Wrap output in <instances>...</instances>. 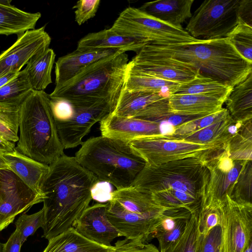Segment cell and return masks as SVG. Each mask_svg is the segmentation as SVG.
Returning <instances> with one entry per match:
<instances>
[{"label":"cell","mask_w":252,"mask_h":252,"mask_svg":"<svg viewBox=\"0 0 252 252\" xmlns=\"http://www.w3.org/2000/svg\"><path fill=\"white\" fill-rule=\"evenodd\" d=\"M18 116V152L48 165L64 154L49 94L33 90L20 106Z\"/></svg>","instance_id":"obj_4"},{"label":"cell","mask_w":252,"mask_h":252,"mask_svg":"<svg viewBox=\"0 0 252 252\" xmlns=\"http://www.w3.org/2000/svg\"><path fill=\"white\" fill-rule=\"evenodd\" d=\"M112 192L110 184L100 181L95 183L91 189L92 199L100 202L109 201Z\"/></svg>","instance_id":"obj_47"},{"label":"cell","mask_w":252,"mask_h":252,"mask_svg":"<svg viewBox=\"0 0 252 252\" xmlns=\"http://www.w3.org/2000/svg\"><path fill=\"white\" fill-rule=\"evenodd\" d=\"M252 160L243 170L230 198L239 203H252Z\"/></svg>","instance_id":"obj_41"},{"label":"cell","mask_w":252,"mask_h":252,"mask_svg":"<svg viewBox=\"0 0 252 252\" xmlns=\"http://www.w3.org/2000/svg\"><path fill=\"white\" fill-rule=\"evenodd\" d=\"M199 209L191 213L185 229L177 241L164 252H195L198 235Z\"/></svg>","instance_id":"obj_37"},{"label":"cell","mask_w":252,"mask_h":252,"mask_svg":"<svg viewBox=\"0 0 252 252\" xmlns=\"http://www.w3.org/2000/svg\"><path fill=\"white\" fill-rule=\"evenodd\" d=\"M4 169H9V168L1 157V154H0V170Z\"/></svg>","instance_id":"obj_52"},{"label":"cell","mask_w":252,"mask_h":252,"mask_svg":"<svg viewBox=\"0 0 252 252\" xmlns=\"http://www.w3.org/2000/svg\"><path fill=\"white\" fill-rule=\"evenodd\" d=\"M220 223V206L217 207L200 208L198 217V229L200 234H206Z\"/></svg>","instance_id":"obj_43"},{"label":"cell","mask_w":252,"mask_h":252,"mask_svg":"<svg viewBox=\"0 0 252 252\" xmlns=\"http://www.w3.org/2000/svg\"><path fill=\"white\" fill-rule=\"evenodd\" d=\"M239 126L230 115L207 126L184 135L171 137L184 141L202 145L221 144L226 145L238 131Z\"/></svg>","instance_id":"obj_28"},{"label":"cell","mask_w":252,"mask_h":252,"mask_svg":"<svg viewBox=\"0 0 252 252\" xmlns=\"http://www.w3.org/2000/svg\"><path fill=\"white\" fill-rule=\"evenodd\" d=\"M44 198L42 194L32 190L11 170H0V231L18 215L43 202Z\"/></svg>","instance_id":"obj_12"},{"label":"cell","mask_w":252,"mask_h":252,"mask_svg":"<svg viewBox=\"0 0 252 252\" xmlns=\"http://www.w3.org/2000/svg\"><path fill=\"white\" fill-rule=\"evenodd\" d=\"M144 45L109 29L88 33L79 41L76 50L82 52L114 50L125 52L134 51L137 53Z\"/></svg>","instance_id":"obj_19"},{"label":"cell","mask_w":252,"mask_h":252,"mask_svg":"<svg viewBox=\"0 0 252 252\" xmlns=\"http://www.w3.org/2000/svg\"><path fill=\"white\" fill-rule=\"evenodd\" d=\"M227 38L238 53L252 63V27L239 21Z\"/></svg>","instance_id":"obj_36"},{"label":"cell","mask_w":252,"mask_h":252,"mask_svg":"<svg viewBox=\"0 0 252 252\" xmlns=\"http://www.w3.org/2000/svg\"><path fill=\"white\" fill-rule=\"evenodd\" d=\"M220 210V252H244L252 243V203H239L226 195Z\"/></svg>","instance_id":"obj_10"},{"label":"cell","mask_w":252,"mask_h":252,"mask_svg":"<svg viewBox=\"0 0 252 252\" xmlns=\"http://www.w3.org/2000/svg\"><path fill=\"white\" fill-rule=\"evenodd\" d=\"M2 244L0 242V252H2Z\"/></svg>","instance_id":"obj_54"},{"label":"cell","mask_w":252,"mask_h":252,"mask_svg":"<svg viewBox=\"0 0 252 252\" xmlns=\"http://www.w3.org/2000/svg\"><path fill=\"white\" fill-rule=\"evenodd\" d=\"M136 55L177 62L232 88L252 73V63L238 53L227 37L191 43H148Z\"/></svg>","instance_id":"obj_2"},{"label":"cell","mask_w":252,"mask_h":252,"mask_svg":"<svg viewBox=\"0 0 252 252\" xmlns=\"http://www.w3.org/2000/svg\"><path fill=\"white\" fill-rule=\"evenodd\" d=\"M239 21L252 27V0H241L238 9Z\"/></svg>","instance_id":"obj_48"},{"label":"cell","mask_w":252,"mask_h":252,"mask_svg":"<svg viewBox=\"0 0 252 252\" xmlns=\"http://www.w3.org/2000/svg\"><path fill=\"white\" fill-rule=\"evenodd\" d=\"M162 124L110 114L100 122L101 135L129 142L135 139L163 134Z\"/></svg>","instance_id":"obj_17"},{"label":"cell","mask_w":252,"mask_h":252,"mask_svg":"<svg viewBox=\"0 0 252 252\" xmlns=\"http://www.w3.org/2000/svg\"><path fill=\"white\" fill-rule=\"evenodd\" d=\"M122 36L145 44H178L199 41L184 29L165 23L133 7H128L119 15L110 28Z\"/></svg>","instance_id":"obj_7"},{"label":"cell","mask_w":252,"mask_h":252,"mask_svg":"<svg viewBox=\"0 0 252 252\" xmlns=\"http://www.w3.org/2000/svg\"><path fill=\"white\" fill-rule=\"evenodd\" d=\"M180 83L163 80L143 72L129 62L126 70L124 89L129 92L159 93L170 96Z\"/></svg>","instance_id":"obj_27"},{"label":"cell","mask_w":252,"mask_h":252,"mask_svg":"<svg viewBox=\"0 0 252 252\" xmlns=\"http://www.w3.org/2000/svg\"><path fill=\"white\" fill-rule=\"evenodd\" d=\"M128 143L146 164L154 165L189 158L207 160L224 150L226 145L195 144L162 134L136 138Z\"/></svg>","instance_id":"obj_8"},{"label":"cell","mask_w":252,"mask_h":252,"mask_svg":"<svg viewBox=\"0 0 252 252\" xmlns=\"http://www.w3.org/2000/svg\"><path fill=\"white\" fill-rule=\"evenodd\" d=\"M56 54L51 48L32 57L25 68L28 80L34 91H44L52 81L51 72Z\"/></svg>","instance_id":"obj_31"},{"label":"cell","mask_w":252,"mask_h":252,"mask_svg":"<svg viewBox=\"0 0 252 252\" xmlns=\"http://www.w3.org/2000/svg\"><path fill=\"white\" fill-rule=\"evenodd\" d=\"M21 247L20 233L16 229L7 242L2 244L1 252H20Z\"/></svg>","instance_id":"obj_49"},{"label":"cell","mask_w":252,"mask_h":252,"mask_svg":"<svg viewBox=\"0 0 252 252\" xmlns=\"http://www.w3.org/2000/svg\"><path fill=\"white\" fill-rule=\"evenodd\" d=\"M191 212L185 208L167 209L157 227L154 238L157 239L159 252H164L173 245L184 231Z\"/></svg>","instance_id":"obj_24"},{"label":"cell","mask_w":252,"mask_h":252,"mask_svg":"<svg viewBox=\"0 0 252 252\" xmlns=\"http://www.w3.org/2000/svg\"><path fill=\"white\" fill-rule=\"evenodd\" d=\"M73 108V113L68 119L55 121L60 140L65 149L81 145L83 137L90 132L93 126L101 122L114 110L107 105Z\"/></svg>","instance_id":"obj_13"},{"label":"cell","mask_w":252,"mask_h":252,"mask_svg":"<svg viewBox=\"0 0 252 252\" xmlns=\"http://www.w3.org/2000/svg\"><path fill=\"white\" fill-rule=\"evenodd\" d=\"M128 62V55L123 51L99 59L55 87L49 97L65 100L73 107L108 105L114 110L124 88Z\"/></svg>","instance_id":"obj_3"},{"label":"cell","mask_w":252,"mask_h":252,"mask_svg":"<svg viewBox=\"0 0 252 252\" xmlns=\"http://www.w3.org/2000/svg\"><path fill=\"white\" fill-rule=\"evenodd\" d=\"M166 97L169 96L156 93L129 92L123 89L111 114L132 118L150 105Z\"/></svg>","instance_id":"obj_32"},{"label":"cell","mask_w":252,"mask_h":252,"mask_svg":"<svg viewBox=\"0 0 252 252\" xmlns=\"http://www.w3.org/2000/svg\"><path fill=\"white\" fill-rule=\"evenodd\" d=\"M250 160H233L224 150L205 161L209 177L200 208L219 207L226 195L230 197L240 175Z\"/></svg>","instance_id":"obj_11"},{"label":"cell","mask_w":252,"mask_h":252,"mask_svg":"<svg viewBox=\"0 0 252 252\" xmlns=\"http://www.w3.org/2000/svg\"><path fill=\"white\" fill-rule=\"evenodd\" d=\"M51 38L45 27L28 31L0 54V77L11 72H19L30 59L49 48Z\"/></svg>","instance_id":"obj_14"},{"label":"cell","mask_w":252,"mask_h":252,"mask_svg":"<svg viewBox=\"0 0 252 252\" xmlns=\"http://www.w3.org/2000/svg\"><path fill=\"white\" fill-rule=\"evenodd\" d=\"M205 161L189 158L157 165L146 164L131 186L150 193L174 189L201 201L209 177Z\"/></svg>","instance_id":"obj_6"},{"label":"cell","mask_w":252,"mask_h":252,"mask_svg":"<svg viewBox=\"0 0 252 252\" xmlns=\"http://www.w3.org/2000/svg\"><path fill=\"white\" fill-rule=\"evenodd\" d=\"M100 0H80L72 8L75 10V20L79 26L93 18L100 4Z\"/></svg>","instance_id":"obj_44"},{"label":"cell","mask_w":252,"mask_h":252,"mask_svg":"<svg viewBox=\"0 0 252 252\" xmlns=\"http://www.w3.org/2000/svg\"><path fill=\"white\" fill-rule=\"evenodd\" d=\"M229 115L226 108H222L219 111L186 123L175 128L170 135L178 136L189 134L207 127Z\"/></svg>","instance_id":"obj_40"},{"label":"cell","mask_w":252,"mask_h":252,"mask_svg":"<svg viewBox=\"0 0 252 252\" xmlns=\"http://www.w3.org/2000/svg\"><path fill=\"white\" fill-rule=\"evenodd\" d=\"M1 155L9 170L17 175L32 190L42 194L40 187L48 171V165L23 155L15 148L12 152Z\"/></svg>","instance_id":"obj_21"},{"label":"cell","mask_w":252,"mask_h":252,"mask_svg":"<svg viewBox=\"0 0 252 252\" xmlns=\"http://www.w3.org/2000/svg\"><path fill=\"white\" fill-rule=\"evenodd\" d=\"M114 246L93 242L78 233L73 227L48 240L42 252H113Z\"/></svg>","instance_id":"obj_29"},{"label":"cell","mask_w":252,"mask_h":252,"mask_svg":"<svg viewBox=\"0 0 252 252\" xmlns=\"http://www.w3.org/2000/svg\"><path fill=\"white\" fill-rule=\"evenodd\" d=\"M44 223L45 214L43 208L31 215L23 214L15 222L16 229L20 233L22 246L27 238L33 234L39 227L42 228Z\"/></svg>","instance_id":"obj_38"},{"label":"cell","mask_w":252,"mask_h":252,"mask_svg":"<svg viewBox=\"0 0 252 252\" xmlns=\"http://www.w3.org/2000/svg\"><path fill=\"white\" fill-rule=\"evenodd\" d=\"M107 204L108 218L121 237L144 243L154 238L164 211L151 215H141L127 211L114 200H110Z\"/></svg>","instance_id":"obj_15"},{"label":"cell","mask_w":252,"mask_h":252,"mask_svg":"<svg viewBox=\"0 0 252 252\" xmlns=\"http://www.w3.org/2000/svg\"><path fill=\"white\" fill-rule=\"evenodd\" d=\"M99 181L74 157L64 154L49 164L40 187L44 197L43 237L49 240L72 227L89 206L91 189Z\"/></svg>","instance_id":"obj_1"},{"label":"cell","mask_w":252,"mask_h":252,"mask_svg":"<svg viewBox=\"0 0 252 252\" xmlns=\"http://www.w3.org/2000/svg\"><path fill=\"white\" fill-rule=\"evenodd\" d=\"M252 120L243 124L229 140L224 150L233 160H252Z\"/></svg>","instance_id":"obj_35"},{"label":"cell","mask_w":252,"mask_h":252,"mask_svg":"<svg viewBox=\"0 0 252 252\" xmlns=\"http://www.w3.org/2000/svg\"><path fill=\"white\" fill-rule=\"evenodd\" d=\"M244 252H252V243L250 244Z\"/></svg>","instance_id":"obj_53"},{"label":"cell","mask_w":252,"mask_h":252,"mask_svg":"<svg viewBox=\"0 0 252 252\" xmlns=\"http://www.w3.org/2000/svg\"><path fill=\"white\" fill-rule=\"evenodd\" d=\"M74 157L99 181L117 189L131 186L146 164L128 142L102 135L83 142Z\"/></svg>","instance_id":"obj_5"},{"label":"cell","mask_w":252,"mask_h":252,"mask_svg":"<svg viewBox=\"0 0 252 252\" xmlns=\"http://www.w3.org/2000/svg\"><path fill=\"white\" fill-rule=\"evenodd\" d=\"M33 89L25 68L0 88V107L18 109Z\"/></svg>","instance_id":"obj_33"},{"label":"cell","mask_w":252,"mask_h":252,"mask_svg":"<svg viewBox=\"0 0 252 252\" xmlns=\"http://www.w3.org/2000/svg\"><path fill=\"white\" fill-rule=\"evenodd\" d=\"M110 200L117 202L128 212L141 215H154L167 209L160 205L152 193L132 186L112 191Z\"/></svg>","instance_id":"obj_26"},{"label":"cell","mask_w":252,"mask_h":252,"mask_svg":"<svg viewBox=\"0 0 252 252\" xmlns=\"http://www.w3.org/2000/svg\"><path fill=\"white\" fill-rule=\"evenodd\" d=\"M227 95L171 94L168 98L171 112L179 114H211L220 110Z\"/></svg>","instance_id":"obj_20"},{"label":"cell","mask_w":252,"mask_h":252,"mask_svg":"<svg viewBox=\"0 0 252 252\" xmlns=\"http://www.w3.org/2000/svg\"><path fill=\"white\" fill-rule=\"evenodd\" d=\"M10 0H0V35L15 34L18 36L35 29L41 14L22 10L11 4Z\"/></svg>","instance_id":"obj_25"},{"label":"cell","mask_w":252,"mask_h":252,"mask_svg":"<svg viewBox=\"0 0 252 252\" xmlns=\"http://www.w3.org/2000/svg\"><path fill=\"white\" fill-rule=\"evenodd\" d=\"M129 62L133 66L143 72L180 84L188 82L200 74L198 70L190 66L169 59L136 55Z\"/></svg>","instance_id":"obj_18"},{"label":"cell","mask_w":252,"mask_h":252,"mask_svg":"<svg viewBox=\"0 0 252 252\" xmlns=\"http://www.w3.org/2000/svg\"><path fill=\"white\" fill-rule=\"evenodd\" d=\"M118 51H120L104 50L81 52L75 50L60 57L55 64V87L67 82L90 64Z\"/></svg>","instance_id":"obj_22"},{"label":"cell","mask_w":252,"mask_h":252,"mask_svg":"<svg viewBox=\"0 0 252 252\" xmlns=\"http://www.w3.org/2000/svg\"><path fill=\"white\" fill-rule=\"evenodd\" d=\"M18 109L0 107V134L15 143L19 139Z\"/></svg>","instance_id":"obj_39"},{"label":"cell","mask_w":252,"mask_h":252,"mask_svg":"<svg viewBox=\"0 0 252 252\" xmlns=\"http://www.w3.org/2000/svg\"><path fill=\"white\" fill-rule=\"evenodd\" d=\"M225 102L226 109L236 123L252 120V73L232 88Z\"/></svg>","instance_id":"obj_30"},{"label":"cell","mask_w":252,"mask_h":252,"mask_svg":"<svg viewBox=\"0 0 252 252\" xmlns=\"http://www.w3.org/2000/svg\"><path fill=\"white\" fill-rule=\"evenodd\" d=\"M240 0L204 1L192 14L185 31L199 40L227 37L238 23Z\"/></svg>","instance_id":"obj_9"},{"label":"cell","mask_w":252,"mask_h":252,"mask_svg":"<svg viewBox=\"0 0 252 252\" xmlns=\"http://www.w3.org/2000/svg\"><path fill=\"white\" fill-rule=\"evenodd\" d=\"M107 209V203H98L89 206L72 227L93 242L106 246H112V242L121 236L110 221Z\"/></svg>","instance_id":"obj_16"},{"label":"cell","mask_w":252,"mask_h":252,"mask_svg":"<svg viewBox=\"0 0 252 252\" xmlns=\"http://www.w3.org/2000/svg\"><path fill=\"white\" fill-rule=\"evenodd\" d=\"M221 243V229L218 225L205 235L198 233L195 252H220Z\"/></svg>","instance_id":"obj_42"},{"label":"cell","mask_w":252,"mask_h":252,"mask_svg":"<svg viewBox=\"0 0 252 252\" xmlns=\"http://www.w3.org/2000/svg\"><path fill=\"white\" fill-rule=\"evenodd\" d=\"M51 105L55 121H65L71 117L74 112L72 105L62 99H51Z\"/></svg>","instance_id":"obj_46"},{"label":"cell","mask_w":252,"mask_h":252,"mask_svg":"<svg viewBox=\"0 0 252 252\" xmlns=\"http://www.w3.org/2000/svg\"><path fill=\"white\" fill-rule=\"evenodd\" d=\"M193 0H160L144 3L138 9L172 26L183 29L182 24L192 16Z\"/></svg>","instance_id":"obj_23"},{"label":"cell","mask_w":252,"mask_h":252,"mask_svg":"<svg viewBox=\"0 0 252 252\" xmlns=\"http://www.w3.org/2000/svg\"><path fill=\"white\" fill-rule=\"evenodd\" d=\"M15 147V143L6 140L0 134V154L11 152Z\"/></svg>","instance_id":"obj_50"},{"label":"cell","mask_w":252,"mask_h":252,"mask_svg":"<svg viewBox=\"0 0 252 252\" xmlns=\"http://www.w3.org/2000/svg\"><path fill=\"white\" fill-rule=\"evenodd\" d=\"M114 247L113 252H159L153 244L126 238L117 241Z\"/></svg>","instance_id":"obj_45"},{"label":"cell","mask_w":252,"mask_h":252,"mask_svg":"<svg viewBox=\"0 0 252 252\" xmlns=\"http://www.w3.org/2000/svg\"><path fill=\"white\" fill-rule=\"evenodd\" d=\"M232 88L216 80L199 74L188 82L180 84L172 94H220L228 96Z\"/></svg>","instance_id":"obj_34"},{"label":"cell","mask_w":252,"mask_h":252,"mask_svg":"<svg viewBox=\"0 0 252 252\" xmlns=\"http://www.w3.org/2000/svg\"><path fill=\"white\" fill-rule=\"evenodd\" d=\"M19 72H11L0 77V88L13 79Z\"/></svg>","instance_id":"obj_51"}]
</instances>
